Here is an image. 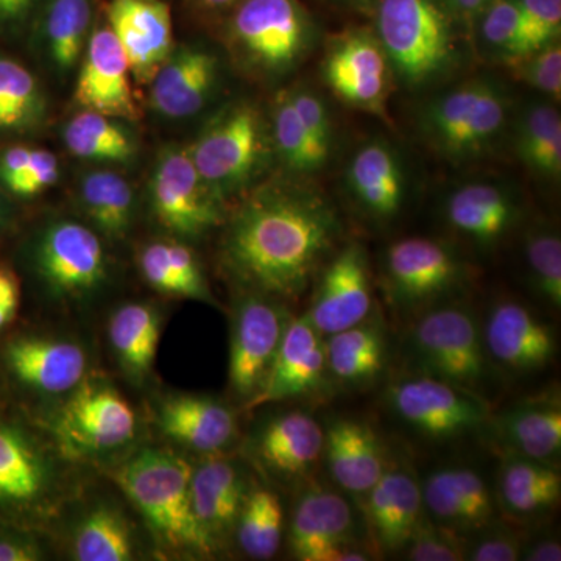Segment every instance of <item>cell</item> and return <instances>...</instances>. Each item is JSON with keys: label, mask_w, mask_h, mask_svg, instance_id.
I'll use <instances>...</instances> for the list:
<instances>
[{"label": "cell", "mask_w": 561, "mask_h": 561, "mask_svg": "<svg viewBox=\"0 0 561 561\" xmlns=\"http://www.w3.org/2000/svg\"><path fill=\"white\" fill-rule=\"evenodd\" d=\"M330 201L302 184H262L236 208L220 242L225 273L245 291L295 300L339 236Z\"/></svg>", "instance_id": "1"}, {"label": "cell", "mask_w": 561, "mask_h": 561, "mask_svg": "<svg viewBox=\"0 0 561 561\" xmlns=\"http://www.w3.org/2000/svg\"><path fill=\"white\" fill-rule=\"evenodd\" d=\"M187 151L202 179L227 203L256 186L267 171L273 154L268 117L251 99H236L203 124Z\"/></svg>", "instance_id": "2"}, {"label": "cell", "mask_w": 561, "mask_h": 561, "mask_svg": "<svg viewBox=\"0 0 561 561\" xmlns=\"http://www.w3.org/2000/svg\"><path fill=\"white\" fill-rule=\"evenodd\" d=\"M192 465L162 449H144L122 465L116 481L142 513L154 537L172 551L210 553L191 500Z\"/></svg>", "instance_id": "3"}, {"label": "cell", "mask_w": 561, "mask_h": 561, "mask_svg": "<svg viewBox=\"0 0 561 561\" xmlns=\"http://www.w3.org/2000/svg\"><path fill=\"white\" fill-rule=\"evenodd\" d=\"M375 35L391 72L411 88L434 83L459 61L453 13L442 0H378Z\"/></svg>", "instance_id": "4"}, {"label": "cell", "mask_w": 561, "mask_h": 561, "mask_svg": "<svg viewBox=\"0 0 561 561\" xmlns=\"http://www.w3.org/2000/svg\"><path fill=\"white\" fill-rule=\"evenodd\" d=\"M316 41L300 0H241L227 27L228 51L251 79L272 83L294 72Z\"/></svg>", "instance_id": "5"}, {"label": "cell", "mask_w": 561, "mask_h": 561, "mask_svg": "<svg viewBox=\"0 0 561 561\" xmlns=\"http://www.w3.org/2000/svg\"><path fill=\"white\" fill-rule=\"evenodd\" d=\"M508 114L511 101L500 84L481 79L465 81L424 106L420 130L446 160H479L500 140Z\"/></svg>", "instance_id": "6"}, {"label": "cell", "mask_w": 561, "mask_h": 561, "mask_svg": "<svg viewBox=\"0 0 561 561\" xmlns=\"http://www.w3.org/2000/svg\"><path fill=\"white\" fill-rule=\"evenodd\" d=\"M33 273L51 300H90L110 279V261L101 236L83 221L58 217L46 221L32 242Z\"/></svg>", "instance_id": "7"}, {"label": "cell", "mask_w": 561, "mask_h": 561, "mask_svg": "<svg viewBox=\"0 0 561 561\" xmlns=\"http://www.w3.org/2000/svg\"><path fill=\"white\" fill-rule=\"evenodd\" d=\"M147 203L154 221L179 239H198L225 224V202L202 179L187 146L158 150L147 180Z\"/></svg>", "instance_id": "8"}, {"label": "cell", "mask_w": 561, "mask_h": 561, "mask_svg": "<svg viewBox=\"0 0 561 561\" xmlns=\"http://www.w3.org/2000/svg\"><path fill=\"white\" fill-rule=\"evenodd\" d=\"M413 356L424 375L472 390L489 370V354L474 313L445 306L424 313L411 332Z\"/></svg>", "instance_id": "9"}, {"label": "cell", "mask_w": 561, "mask_h": 561, "mask_svg": "<svg viewBox=\"0 0 561 561\" xmlns=\"http://www.w3.org/2000/svg\"><path fill=\"white\" fill-rule=\"evenodd\" d=\"M387 400L404 423L431 438L460 437L489 420V408L478 394L430 375L393 383Z\"/></svg>", "instance_id": "10"}, {"label": "cell", "mask_w": 561, "mask_h": 561, "mask_svg": "<svg viewBox=\"0 0 561 561\" xmlns=\"http://www.w3.org/2000/svg\"><path fill=\"white\" fill-rule=\"evenodd\" d=\"M323 77L339 101L386 119L391 68L375 33L353 28L335 36L324 55Z\"/></svg>", "instance_id": "11"}, {"label": "cell", "mask_w": 561, "mask_h": 561, "mask_svg": "<svg viewBox=\"0 0 561 561\" xmlns=\"http://www.w3.org/2000/svg\"><path fill=\"white\" fill-rule=\"evenodd\" d=\"M245 294L232 320L230 386L249 404L267 379L289 320L275 298Z\"/></svg>", "instance_id": "12"}, {"label": "cell", "mask_w": 561, "mask_h": 561, "mask_svg": "<svg viewBox=\"0 0 561 561\" xmlns=\"http://www.w3.org/2000/svg\"><path fill=\"white\" fill-rule=\"evenodd\" d=\"M383 276L391 300L401 306L421 305L456 289L467 267L456 251L426 238H409L389 247Z\"/></svg>", "instance_id": "13"}, {"label": "cell", "mask_w": 561, "mask_h": 561, "mask_svg": "<svg viewBox=\"0 0 561 561\" xmlns=\"http://www.w3.org/2000/svg\"><path fill=\"white\" fill-rule=\"evenodd\" d=\"M221 66L220 55L206 44L173 46L149 83L150 108L168 121L197 116L219 91Z\"/></svg>", "instance_id": "14"}, {"label": "cell", "mask_w": 561, "mask_h": 561, "mask_svg": "<svg viewBox=\"0 0 561 561\" xmlns=\"http://www.w3.org/2000/svg\"><path fill=\"white\" fill-rule=\"evenodd\" d=\"M57 416L58 435L70 448L110 451L135 437L131 405L108 383L80 382Z\"/></svg>", "instance_id": "15"}, {"label": "cell", "mask_w": 561, "mask_h": 561, "mask_svg": "<svg viewBox=\"0 0 561 561\" xmlns=\"http://www.w3.org/2000/svg\"><path fill=\"white\" fill-rule=\"evenodd\" d=\"M131 80L127 57L108 22L95 25L80 61L73 102L80 110L127 122L138 121Z\"/></svg>", "instance_id": "16"}, {"label": "cell", "mask_w": 561, "mask_h": 561, "mask_svg": "<svg viewBox=\"0 0 561 561\" xmlns=\"http://www.w3.org/2000/svg\"><path fill=\"white\" fill-rule=\"evenodd\" d=\"M354 518L348 501L334 491H306L291 516L289 545L301 561H364V552L351 548Z\"/></svg>", "instance_id": "17"}, {"label": "cell", "mask_w": 561, "mask_h": 561, "mask_svg": "<svg viewBox=\"0 0 561 561\" xmlns=\"http://www.w3.org/2000/svg\"><path fill=\"white\" fill-rule=\"evenodd\" d=\"M489 359L513 375H530L556 357L557 341L545 321L516 300L497 301L482 331Z\"/></svg>", "instance_id": "18"}, {"label": "cell", "mask_w": 561, "mask_h": 561, "mask_svg": "<svg viewBox=\"0 0 561 561\" xmlns=\"http://www.w3.org/2000/svg\"><path fill=\"white\" fill-rule=\"evenodd\" d=\"M371 306L367 254L359 243H351L324 268L306 316L328 337L365 321Z\"/></svg>", "instance_id": "19"}, {"label": "cell", "mask_w": 561, "mask_h": 561, "mask_svg": "<svg viewBox=\"0 0 561 561\" xmlns=\"http://www.w3.org/2000/svg\"><path fill=\"white\" fill-rule=\"evenodd\" d=\"M106 20L119 41L136 84H149L175 46L164 0H110Z\"/></svg>", "instance_id": "20"}, {"label": "cell", "mask_w": 561, "mask_h": 561, "mask_svg": "<svg viewBox=\"0 0 561 561\" xmlns=\"http://www.w3.org/2000/svg\"><path fill=\"white\" fill-rule=\"evenodd\" d=\"M327 370L323 335L308 316L289 321L264 386L247 405L257 408L305 397L319 389Z\"/></svg>", "instance_id": "21"}, {"label": "cell", "mask_w": 561, "mask_h": 561, "mask_svg": "<svg viewBox=\"0 0 561 561\" xmlns=\"http://www.w3.org/2000/svg\"><path fill=\"white\" fill-rule=\"evenodd\" d=\"M49 459L24 431L0 424V508L36 511L54 493Z\"/></svg>", "instance_id": "22"}, {"label": "cell", "mask_w": 561, "mask_h": 561, "mask_svg": "<svg viewBox=\"0 0 561 561\" xmlns=\"http://www.w3.org/2000/svg\"><path fill=\"white\" fill-rule=\"evenodd\" d=\"M5 360L24 386L39 393H66L83 382L87 375L83 348L65 339H16L7 346Z\"/></svg>", "instance_id": "23"}, {"label": "cell", "mask_w": 561, "mask_h": 561, "mask_svg": "<svg viewBox=\"0 0 561 561\" xmlns=\"http://www.w3.org/2000/svg\"><path fill=\"white\" fill-rule=\"evenodd\" d=\"M423 505L435 523L456 531L489 526L494 515L493 500L482 476L470 468H443L427 476Z\"/></svg>", "instance_id": "24"}, {"label": "cell", "mask_w": 561, "mask_h": 561, "mask_svg": "<svg viewBox=\"0 0 561 561\" xmlns=\"http://www.w3.org/2000/svg\"><path fill=\"white\" fill-rule=\"evenodd\" d=\"M346 183L356 202L375 219H393L404 205L405 175L400 157L381 139L354 151Z\"/></svg>", "instance_id": "25"}, {"label": "cell", "mask_w": 561, "mask_h": 561, "mask_svg": "<svg viewBox=\"0 0 561 561\" xmlns=\"http://www.w3.org/2000/svg\"><path fill=\"white\" fill-rule=\"evenodd\" d=\"M423 494L415 476L405 468L387 467L368 490V522L386 551H400L423 518Z\"/></svg>", "instance_id": "26"}, {"label": "cell", "mask_w": 561, "mask_h": 561, "mask_svg": "<svg viewBox=\"0 0 561 561\" xmlns=\"http://www.w3.org/2000/svg\"><path fill=\"white\" fill-rule=\"evenodd\" d=\"M323 456L334 482L350 493L367 494L387 468L375 432L357 420H337L324 431Z\"/></svg>", "instance_id": "27"}, {"label": "cell", "mask_w": 561, "mask_h": 561, "mask_svg": "<svg viewBox=\"0 0 561 561\" xmlns=\"http://www.w3.org/2000/svg\"><path fill=\"white\" fill-rule=\"evenodd\" d=\"M324 431L309 413L291 411L272 420L256 442L257 459L273 474L295 479L308 474L323 456Z\"/></svg>", "instance_id": "28"}, {"label": "cell", "mask_w": 561, "mask_h": 561, "mask_svg": "<svg viewBox=\"0 0 561 561\" xmlns=\"http://www.w3.org/2000/svg\"><path fill=\"white\" fill-rule=\"evenodd\" d=\"M76 201L92 230L113 243L131 234L136 194L130 181L111 169H87L77 176Z\"/></svg>", "instance_id": "29"}, {"label": "cell", "mask_w": 561, "mask_h": 561, "mask_svg": "<svg viewBox=\"0 0 561 561\" xmlns=\"http://www.w3.org/2000/svg\"><path fill=\"white\" fill-rule=\"evenodd\" d=\"M449 225L471 241L491 245L504 238L518 219L512 192L496 183H467L446 202Z\"/></svg>", "instance_id": "30"}, {"label": "cell", "mask_w": 561, "mask_h": 561, "mask_svg": "<svg viewBox=\"0 0 561 561\" xmlns=\"http://www.w3.org/2000/svg\"><path fill=\"white\" fill-rule=\"evenodd\" d=\"M33 22L47 66L57 76L69 77L90 39L92 0H44Z\"/></svg>", "instance_id": "31"}, {"label": "cell", "mask_w": 561, "mask_h": 561, "mask_svg": "<svg viewBox=\"0 0 561 561\" xmlns=\"http://www.w3.org/2000/svg\"><path fill=\"white\" fill-rule=\"evenodd\" d=\"M158 424L173 440L201 453L220 451L236 435L234 413L205 397H175L162 402Z\"/></svg>", "instance_id": "32"}, {"label": "cell", "mask_w": 561, "mask_h": 561, "mask_svg": "<svg viewBox=\"0 0 561 561\" xmlns=\"http://www.w3.org/2000/svg\"><path fill=\"white\" fill-rule=\"evenodd\" d=\"M245 497V482L231 461L210 459L192 471V508L214 541L238 523Z\"/></svg>", "instance_id": "33"}, {"label": "cell", "mask_w": 561, "mask_h": 561, "mask_svg": "<svg viewBox=\"0 0 561 561\" xmlns=\"http://www.w3.org/2000/svg\"><path fill=\"white\" fill-rule=\"evenodd\" d=\"M61 140L72 157L103 164H131L139 154V138L127 121L81 110L61 128Z\"/></svg>", "instance_id": "34"}, {"label": "cell", "mask_w": 561, "mask_h": 561, "mask_svg": "<svg viewBox=\"0 0 561 561\" xmlns=\"http://www.w3.org/2000/svg\"><path fill=\"white\" fill-rule=\"evenodd\" d=\"M49 117L46 90L27 66L0 55V139L43 130Z\"/></svg>", "instance_id": "35"}, {"label": "cell", "mask_w": 561, "mask_h": 561, "mask_svg": "<svg viewBox=\"0 0 561 561\" xmlns=\"http://www.w3.org/2000/svg\"><path fill=\"white\" fill-rule=\"evenodd\" d=\"M110 343L122 370L140 381L157 359L160 345L161 317L146 302H125L111 313Z\"/></svg>", "instance_id": "36"}, {"label": "cell", "mask_w": 561, "mask_h": 561, "mask_svg": "<svg viewBox=\"0 0 561 561\" xmlns=\"http://www.w3.org/2000/svg\"><path fill=\"white\" fill-rule=\"evenodd\" d=\"M561 479L548 461L522 454L501 465L497 494L502 507L515 516H535L551 511L560 501Z\"/></svg>", "instance_id": "37"}, {"label": "cell", "mask_w": 561, "mask_h": 561, "mask_svg": "<svg viewBox=\"0 0 561 561\" xmlns=\"http://www.w3.org/2000/svg\"><path fill=\"white\" fill-rule=\"evenodd\" d=\"M497 430L516 454L541 461L553 459L561 449L559 398H534L515 405L497 421Z\"/></svg>", "instance_id": "38"}, {"label": "cell", "mask_w": 561, "mask_h": 561, "mask_svg": "<svg viewBox=\"0 0 561 561\" xmlns=\"http://www.w3.org/2000/svg\"><path fill=\"white\" fill-rule=\"evenodd\" d=\"M328 370L337 381L356 386L373 381L383 370L387 346L381 328L362 323L328 335Z\"/></svg>", "instance_id": "39"}, {"label": "cell", "mask_w": 561, "mask_h": 561, "mask_svg": "<svg viewBox=\"0 0 561 561\" xmlns=\"http://www.w3.org/2000/svg\"><path fill=\"white\" fill-rule=\"evenodd\" d=\"M516 154L534 175L560 180L561 119L553 106H530L519 121Z\"/></svg>", "instance_id": "40"}, {"label": "cell", "mask_w": 561, "mask_h": 561, "mask_svg": "<svg viewBox=\"0 0 561 561\" xmlns=\"http://www.w3.org/2000/svg\"><path fill=\"white\" fill-rule=\"evenodd\" d=\"M72 549L80 561L131 560L135 541L130 524L111 505H98L77 526Z\"/></svg>", "instance_id": "41"}, {"label": "cell", "mask_w": 561, "mask_h": 561, "mask_svg": "<svg viewBox=\"0 0 561 561\" xmlns=\"http://www.w3.org/2000/svg\"><path fill=\"white\" fill-rule=\"evenodd\" d=\"M273 153L284 168L298 175L320 171L328 154L316 146L290 101L289 90L280 91L273 101L271 119Z\"/></svg>", "instance_id": "42"}, {"label": "cell", "mask_w": 561, "mask_h": 561, "mask_svg": "<svg viewBox=\"0 0 561 561\" xmlns=\"http://www.w3.org/2000/svg\"><path fill=\"white\" fill-rule=\"evenodd\" d=\"M283 507L271 490L247 493L238 518V540L247 556L268 560L278 552L283 537Z\"/></svg>", "instance_id": "43"}, {"label": "cell", "mask_w": 561, "mask_h": 561, "mask_svg": "<svg viewBox=\"0 0 561 561\" xmlns=\"http://www.w3.org/2000/svg\"><path fill=\"white\" fill-rule=\"evenodd\" d=\"M479 36L486 55L513 66L522 60V13L518 0H493L478 14Z\"/></svg>", "instance_id": "44"}, {"label": "cell", "mask_w": 561, "mask_h": 561, "mask_svg": "<svg viewBox=\"0 0 561 561\" xmlns=\"http://www.w3.org/2000/svg\"><path fill=\"white\" fill-rule=\"evenodd\" d=\"M531 283L538 294L553 308L561 306V241L548 228H537L527 234L524 243Z\"/></svg>", "instance_id": "45"}, {"label": "cell", "mask_w": 561, "mask_h": 561, "mask_svg": "<svg viewBox=\"0 0 561 561\" xmlns=\"http://www.w3.org/2000/svg\"><path fill=\"white\" fill-rule=\"evenodd\" d=\"M522 60L560 41L561 0H518Z\"/></svg>", "instance_id": "46"}, {"label": "cell", "mask_w": 561, "mask_h": 561, "mask_svg": "<svg viewBox=\"0 0 561 561\" xmlns=\"http://www.w3.org/2000/svg\"><path fill=\"white\" fill-rule=\"evenodd\" d=\"M408 559L413 561H460L467 559V545L459 531L421 518L405 545Z\"/></svg>", "instance_id": "47"}, {"label": "cell", "mask_w": 561, "mask_h": 561, "mask_svg": "<svg viewBox=\"0 0 561 561\" xmlns=\"http://www.w3.org/2000/svg\"><path fill=\"white\" fill-rule=\"evenodd\" d=\"M516 70V77L526 81L535 90L545 92L546 95L560 102L561 95V49L560 41L535 51L529 57L523 58L512 66Z\"/></svg>", "instance_id": "48"}, {"label": "cell", "mask_w": 561, "mask_h": 561, "mask_svg": "<svg viewBox=\"0 0 561 561\" xmlns=\"http://www.w3.org/2000/svg\"><path fill=\"white\" fill-rule=\"evenodd\" d=\"M138 267L146 283L169 297L187 298L186 286L169 261L165 242H149L138 253Z\"/></svg>", "instance_id": "49"}, {"label": "cell", "mask_w": 561, "mask_h": 561, "mask_svg": "<svg viewBox=\"0 0 561 561\" xmlns=\"http://www.w3.org/2000/svg\"><path fill=\"white\" fill-rule=\"evenodd\" d=\"M290 101L297 110L298 116L311 136L316 146L330 157L332 136V122L327 103L309 88H291Z\"/></svg>", "instance_id": "50"}, {"label": "cell", "mask_w": 561, "mask_h": 561, "mask_svg": "<svg viewBox=\"0 0 561 561\" xmlns=\"http://www.w3.org/2000/svg\"><path fill=\"white\" fill-rule=\"evenodd\" d=\"M60 180V161L54 151L33 149L31 161L24 172L18 176L9 194L20 198L36 197Z\"/></svg>", "instance_id": "51"}, {"label": "cell", "mask_w": 561, "mask_h": 561, "mask_svg": "<svg viewBox=\"0 0 561 561\" xmlns=\"http://www.w3.org/2000/svg\"><path fill=\"white\" fill-rule=\"evenodd\" d=\"M165 250H168L169 261L173 268L186 286L187 298L216 305L209 290L208 280L203 275L197 254L191 250V247L179 241H165Z\"/></svg>", "instance_id": "52"}, {"label": "cell", "mask_w": 561, "mask_h": 561, "mask_svg": "<svg viewBox=\"0 0 561 561\" xmlns=\"http://www.w3.org/2000/svg\"><path fill=\"white\" fill-rule=\"evenodd\" d=\"M523 546L515 535L494 534L476 542L474 548L467 552L472 561H516L522 559Z\"/></svg>", "instance_id": "53"}, {"label": "cell", "mask_w": 561, "mask_h": 561, "mask_svg": "<svg viewBox=\"0 0 561 561\" xmlns=\"http://www.w3.org/2000/svg\"><path fill=\"white\" fill-rule=\"evenodd\" d=\"M43 0H0V33L21 35L35 21Z\"/></svg>", "instance_id": "54"}, {"label": "cell", "mask_w": 561, "mask_h": 561, "mask_svg": "<svg viewBox=\"0 0 561 561\" xmlns=\"http://www.w3.org/2000/svg\"><path fill=\"white\" fill-rule=\"evenodd\" d=\"M33 147L24 144H11V146L0 149V184L3 190L10 191L18 176L27 168L31 161Z\"/></svg>", "instance_id": "55"}, {"label": "cell", "mask_w": 561, "mask_h": 561, "mask_svg": "<svg viewBox=\"0 0 561 561\" xmlns=\"http://www.w3.org/2000/svg\"><path fill=\"white\" fill-rule=\"evenodd\" d=\"M21 286L16 273L0 264V330L16 316L20 308Z\"/></svg>", "instance_id": "56"}, {"label": "cell", "mask_w": 561, "mask_h": 561, "mask_svg": "<svg viewBox=\"0 0 561 561\" xmlns=\"http://www.w3.org/2000/svg\"><path fill=\"white\" fill-rule=\"evenodd\" d=\"M43 552L35 541L21 535L0 534V561H35Z\"/></svg>", "instance_id": "57"}, {"label": "cell", "mask_w": 561, "mask_h": 561, "mask_svg": "<svg viewBox=\"0 0 561 561\" xmlns=\"http://www.w3.org/2000/svg\"><path fill=\"white\" fill-rule=\"evenodd\" d=\"M522 559L530 561H560V542L556 540H540L534 542L527 551L523 549Z\"/></svg>", "instance_id": "58"}, {"label": "cell", "mask_w": 561, "mask_h": 561, "mask_svg": "<svg viewBox=\"0 0 561 561\" xmlns=\"http://www.w3.org/2000/svg\"><path fill=\"white\" fill-rule=\"evenodd\" d=\"M11 220V206L9 202V197H7V191L3 190L2 184H0V232L5 230L9 227Z\"/></svg>", "instance_id": "59"}, {"label": "cell", "mask_w": 561, "mask_h": 561, "mask_svg": "<svg viewBox=\"0 0 561 561\" xmlns=\"http://www.w3.org/2000/svg\"><path fill=\"white\" fill-rule=\"evenodd\" d=\"M203 10L221 11L238 5L241 0H195Z\"/></svg>", "instance_id": "60"}, {"label": "cell", "mask_w": 561, "mask_h": 561, "mask_svg": "<svg viewBox=\"0 0 561 561\" xmlns=\"http://www.w3.org/2000/svg\"><path fill=\"white\" fill-rule=\"evenodd\" d=\"M339 2L357 3V2H362V0H339Z\"/></svg>", "instance_id": "61"}, {"label": "cell", "mask_w": 561, "mask_h": 561, "mask_svg": "<svg viewBox=\"0 0 561 561\" xmlns=\"http://www.w3.org/2000/svg\"><path fill=\"white\" fill-rule=\"evenodd\" d=\"M489 2H493V0H489Z\"/></svg>", "instance_id": "62"}]
</instances>
